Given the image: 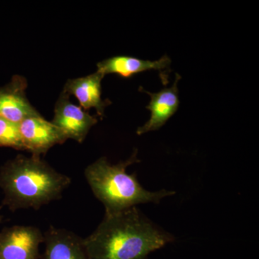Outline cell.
I'll return each mask as SVG.
<instances>
[{
    "mask_svg": "<svg viewBox=\"0 0 259 259\" xmlns=\"http://www.w3.org/2000/svg\"><path fill=\"white\" fill-rule=\"evenodd\" d=\"M175 241L137 207L105 214L97 229L83 239L89 259H145Z\"/></svg>",
    "mask_w": 259,
    "mask_h": 259,
    "instance_id": "obj_1",
    "label": "cell"
},
{
    "mask_svg": "<svg viewBox=\"0 0 259 259\" xmlns=\"http://www.w3.org/2000/svg\"><path fill=\"white\" fill-rule=\"evenodd\" d=\"M71 182L69 177L33 156H18L0 171V188L5 194L3 204L13 212L19 209H38L59 199Z\"/></svg>",
    "mask_w": 259,
    "mask_h": 259,
    "instance_id": "obj_2",
    "label": "cell"
},
{
    "mask_svg": "<svg viewBox=\"0 0 259 259\" xmlns=\"http://www.w3.org/2000/svg\"><path fill=\"white\" fill-rule=\"evenodd\" d=\"M137 150L125 161L111 164L106 158L97 159L85 169L84 175L93 194L105 208V214H114L140 204H158L175 192L161 190L150 192L140 185L136 174L128 175L126 168L140 162Z\"/></svg>",
    "mask_w": 259,
    "mask_h": 259,
    "instance_id": "obj_3",
    "label": "cell"
},
{
    "mask_svg": "<svg viewBox=\"0 0 259 259\" xmlns=\"http://www.w3.org/2000/svg\"><path fill=\"white\" fill-rule=\"evenodd\" d=\"M44 235L33 226H15L0 232V259H37Z\"/></svg>",
    "mask_w": 259,
    "mask_h": 259,
    "instance_id": "obj_4",
    "label": "cell"
},
{
    "mask_svg": "<svg viewBox=\"0 0 259 259\" xmlns=\"http://www.w3.org/2000/svg\"><path fill=\"white\" fill-rule=\"evenodd\" d=\"M69 97L67 94L61 93L56 102L54 119L51 122L59 129L66 139H73L81 144L98 120L81 107L73 104L70 101Z\"/></svg>",
    "mask_w": 259,
    "mask_h": 259,
    "instance_id": "obj_5",
    "label": "cell"
},
{
    "mask_svg": "<svg viewBox=\"0 0 259 259\" xmlns=\"http://www.w3.org/2000/svg\"><path fill=\"white\" fill-rule=\"evenodd\" d=\"M18 128L24 150L36 157L46 154L55 145L67 141L58 127L40 114L24 119L18 124Z\"/></svg>",
    "mask_w": 259,
    "mask_h": 259,
    "instance_id": "obj_6",
    "label": "cell"
},
{
    "mask_svg": "<svg viewBox=\"0 0 259 259\" xmlns=\"http://www.w3.org/2000/svg\"><path fill=\"white\" fill-rule=\"evenodd\" d=\"M176 80L171 88L163 89L157 93H149L141 88V92L151 97V102L146 108L151 111V115L148 122L138 128L137 134L139 136L161 128L176 113L180 105L178 82L182 79L180 75L176 74Z\"/></svg>",
    "mask_w": 259,
    "mask_h": 259,
    "instance_id": "obj_7",
    "label": "cell"
},
{
    "mask_svg": "<svg viewBox=\"0 0 259 259\" xmlns=\"http://www.w3.org/2000/svg\"><path fill=\"white\" fill-rule=\"evenodd\" d=\"M26 79L16 76L9 86L0 90V117L18 124L30 116L38 115L27 99Z\"/></svg>",
    "mask_w": 259,
    "mask_h": 259,
    "instance_id": "obj_8",
    "label": "cell"
},
{
    "mask_svg": "<svg viewBox=\"0 0 259 259\" xmlns=\"http://www.w3.org/2000/svg\"><path fill=\"white\" fill-rule=\"evenodd\" d=\"M103 78V75L96 71L84 77L70 79L65 83L63 93L69 96L74 95L85 111L94 108L97 115L102 117L105 108L112 103L110 100L102 99L101 82Z\"/></svg>",
    "mask_w": 259,
    "mask_h": 259,
    "instance_id": "obj_9",
    "label": "cell"
},
{
    "mask_svg": "<svg viewBox=\"0 0 259 259\" xmlns=\"http://www.w3.org/2000/svg\"><path fill=\"white\" fill-rule=\"evenodd\" d=\"M44 235L41 259H89L82 238L73 232L50 227Z\"/></svg>",
    "mask_w": 259,
    "mask_h": 259,
    "instance_id": "obj_10",
    "label": "cell"
},
{
    "mask_svg": "<svg viewBox=\"0 0 259 259\" xmlns=\"http://www.w3.org/2000/svg\"><path fill=\"white\" fill-rule=\"evenodd\" d=\"M171 59L167 55L162 56L157 61L142 60L131 56H117L109 58L97 64V72L103 75L115 74L128 79L135 74L148 71L158 70L166 72L171 65Z\"/></svg>",
    "mask_w": 259,
    "mask_h": 259,
    "instance_id": "obj_11",
    "label": "cell"
},
{
    "mask_svg": "<svg viewBox=\"0 0 259 259\" xmlns=\"http://www.w3.org/2000/svg\"><path fill=\"white\" fill-rule=\"evenodd\" d=\"M0 146L24 150L18 124L0 117Z\"/></svg>",
    "mask_w": 259,
    "mask_h": 259,
    "instance_id": "obj_12",
    "label": "cell"
},
{
    "mask_svg": "<svg viewBox=\"0 0 259 259\" xmlns=\"http://www.w3.org/2000/svg\"><path fill=\"white\" fill-rule=\"evenodd\" d=\"M2 221V216H0V222H1Z\"/></svg>",
    "mask_w": 259,
    "mask_h": 259,
    "instance_id": "obj_13",
    "label": "cell"
}]
</instances>
